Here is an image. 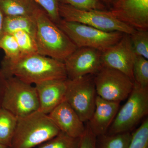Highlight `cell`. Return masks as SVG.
Listing matches in <instances>:
<instances>
[{
	"mask_svg": "<svg viewBox=\"0 0 148 148\" xmlns=\"http://www.w3.org/2000/svg\"><path fill=\"white\" fill-rule=\"evenodd\" d=\"M0 69L6 78L15 77L31 84L68 78L64 62L38 53L21 56L13 61L4 58Z\"/></svg>",
	"mask_w": 148,
	"mask_h": 148,
	"instance_id": "1",
	"label": "cell"
},
{
	"mask_svg": "<svg viewBox=\"0 0 148 148\" xmlns=\"http://www.w3.org/2000/svg\"><path fill=\"white\" fill-rule=\"evenodd\" d=\"M34 16L38 53L64 62L77 48L42 9H38Z\"/></svg>",
	"mask_w": 148,
	"mask_h": 148,
	"instance_id": "2",
	"label": "cell"
},
{
	"mask_svg": "<svg viewBox=\"0 0 148 148\" xmlns=\"http://www.w3.org/2000/svg\"><path fill=\"white\" fill-rule=\"evenodd\" d=\"M60 130L48 115L39 111L18 119L10 148H33L56 136Z\"/></svg>",
	"mask_w": 148,
	"mask_h": 148,
	"instance_id": "3",
	"label": "cell"
},
{
	"mask_svg": "<svg viewBox=\"0 0 148 148\" xmlns=\"http://www.w3.org/2000/svg\"><path fill=\"white\" fill-rule=\"evenodd\" d=\"M56 25L77 48H92L102 52L118 42L124 34L118 32H106L85 24L62 19Z\"/></svg>",
	"mask_w": 148,
	"mask_h": 148,
	"instance_id": "4",
	"label": "cell"
},
{
	"mask_svg": "<svg viewBox=\"0 0 148 148\" xmlns=\"http://www.w3.org/2000/svg\"><path fill=\"white\" fill-rule=\"evenodd\" d=\"M1 107L17 119L39 110V103L35 86L12 76L6 78Z\"/></svg>",
	"mask_w": 148,
	"mask_h": 148,
	"instance_id": "5",
	"label": "cell"
},
{
	"mask_svg": "<svg viewBox=\"0 0 148 148\" xmlns=\"http://www.w3.org/2000/svg\"><path fill=\"white\" fill-rule=\"evenodd\" d=\"M148 114V87H142L134 83L127 101L119 110L107 133L130 132Z\"/></svg>",
	"mask_w": 148,
	"mask_h": 148,
	"instance_id": "6",
	"label": "cell"
},
{
	"mask_svg": "<svg viewBox=\"0 0 148 148\" xmlns=\"http://www.w3.org/2000/svg\"><path fill=\"white\" fill-rule=\"evenodd\" d=\"M59 14L62 19L78 22L106 32H118L130 35L135 29L119 21L110 12L101 10H84L61 3Z\"/></svg>",
	"mask_w": 148,
	"mask_h": 148,
	"instance_id": "7",
	"label": "cell"
},
{
	"mask_svg": "<svg viewBox=\"0 0 148 148\" xmlns=\"http://www.w3.org/2000/svg\"><path fill=\"white\" fill-rule=\"evenodd\" d=\"M97 95L93 75L66 79L65 100L84 123L92 116Z\"/></svg>",
	"mask_w": 148,
	"mask_h": 148,
	"instance_id": "8",
	"label": "cell"
},
{
	"mask_svg": "<svg viewBox=\"0 0 148 148\" xmlns=\"http://www.w3.org/2000/svg\"><path fill=\"white\" fill-rule=\"evenodd\" d=\"M97 95L107 101L119 102L128 98L134 82L122 72L103 66L94 75Z\"/></svg>",
	"mask_w": 148,
	"mask_h": 148,
	"instance_id": "9",
	"label": "cell"
},
{
	"mask_svg": "<svg viewBox=\"0 0 148 148\" xmlns=\"http://www.w3.org/2000/svg\"><path fill=\"white\" fill-rule=\"evenodd\" d=\"M102 53L92 48H77L64 61L68 79L95 75L103 66Z\"/></svg>",
	"mask_w": 148,
	"mask_h": 148,
	"instance_id": "10",
	"label": "cell"
},
{
	"mask_svg": "<svg viewBox=\"0 0 148 148\" xmlns=\"http://www.w3.org/2000/svg\"><path fill=\"white\" fill-rule=\"evenodd\" d=\"M136 56L130 35L124 34L118 42L102 52V60L103 66L122 72L134 82L133 69Z\"/></svg>",
	"mask_w": 148,
	"mask_h": 148,
	"instance_id": "11",
	"label": "cell"
},
{
	"mask_svg": "<svg viewBox=\"0 0 148 148\" xmlns=\"http://www.w3.org/2000/svg\"><path fill=\"white\" fill-rule=\"evenodd\" d=\"M110 12L135 30H148V0H120Z\"/></svg>",
	"mask_w": 148,
	"mask_h": 148,
	"instance_id": "12",
	"label": "cell"
},
{
	"mask_svg": "<svg viewBox=\"0 0 148 148\" xmlns=\"http://www.w3.org/2000/svg\"><path fill=\"white\" fill-rule=\"evenodd\" d=\"M48 115L61 132L73 138H81L84 133V123L65 100Z\"/></svg>",
	"mask_w": 148,
	"mask_h": 148,
	"instance_id": "13",
	"label": "cell"
},
{
	"mask_svg": "<svg viewBox=\"0 0 148 148\" xmlns=\"http://www.w3.org/2000/svg\"><path fill=\"white\" fill-rule=\"evenodd\" d=\"M66 79L49 80L35 84L39 103L38 111L49 114L65 100Z\"/></svg>",
	"mask_w": 148,
	"mask_h": 148,
	"instance_id": "14",
	"label": "cell"
},
{
	"mask_svg": "<svg viewBox=\"0 0 148 148\" xmlns=\"http://www.w3.org/2000/svg\"><path fill=\"white\" fill-rule=\"evenodd\" d=\"M120 103L107 101L97 95L95 110L87 122L96 137L107 134L119 110Z\"/></svg>",
	"mask_w": 148,
	"mask_h": 148,
	"instance_id": "15",
	"label": "cell"
},
{
	"mask_svg": "<svg viewBox=\"0 0 148 148\" xmlns=\"http://www.w3.org/2000/svg\"><path fill=\"white\" fill-rule=\"evenodd\" d=\"M0 8L5 16L34 15L39 8L33 0H0Z\"/></svg>",
	"mask_w": 148,
	"mask_h": 148,
	"instance_id": "16",
	"label": "cell"
},
{
	"mask_svg": "<svg viewBox=\"0 0 148 148\" xmlns=\"http://www.w3.org/2000/svg\"><path fill=\"white\" fill-rule=\"evenodd\" d=\"M3 31L4 33L10 34H12L18 31H23L35 38L36 22L34 15L5 16Z\"/></svg>",
	"mask_w": 148,
	"mask_h": 148,
	"instance_id": "17",
	"label": "cell"
},
{
	"mask_svg": "<svg viewBox=\"0 0 148 148\" xmlns=\"http://www.w3.org/2000/svg\"><path fill=\"white\" fill-rule=\"evenodd\" d=\"M18 119L5 109L0 108V143L10 147Z\"/></svg>",
	"mask_w": 148,
	"mask_h": 148,
	"instance_id": "18",
	"label": "cell"
},
{
	"mask_svg": "<svg viewBox=\"0 0 148 148\" xmlns=\"http://www.w3.org/2000/svg\"><path fill=\"white\" fill-rule=\"evenodd\" d=\"M132 138L130 132L105 134L96 138V148H127Z\"/></svg>",
	"mask_w": 148,
	"mask_h": 148,
	"instance_id": "19",
	"label": "cell"
},
{
	"mask_svg": "<svg viewBox=\"0 0 148 148\" xmlns=\"http://www.w3.org/2000/svg\"><path fill=\"white\" fill-rule=\"evenodd\" d=\"M80 138H73L64 132H60L38 148H79Z\"/></svg>",
	"mask_w": 148,
	"mask_h": 148,
	"instance_id": "20",
	"label": "cell"
},
{
	"mask_svg": "<svg viewBox=\"0 0 148 148\" xmlns=\"http://www.w3.org/2000/svg\"><path fill=\"white\" fill-rule=\"evenodd\" d=\"M12 34L13 35L17 42L21 56L38 53L36 42L34 37L23 31H18Z\"/></svg>",
	"mask_w": 148,
	"mask_h": 148,
	"instance_id": "21",
	"label": "cell"
},
{
	"mask_svg": "<svg viewBox=\"0 0 148 148\" xmlns=\"http://www.w3.org/2000/svg\"><path fill=\"white\" fill-rule=\"evenodd\" d=\"M134 82L143 88L148 87V59L137 56L133 69Z\"/></svg>",
	"mask_w": 148,
	"mask_h": 148,
	"instance_id": "22",
	"label": "cell"
},
{
	"mask_svg": "<svg viewBox=\"0 0 148 148\" xmlns=\"http://www.w3.org/2000/svg\"><path fill=\"white\" fill-rule=\"evenodd\" d=\"M130 36L136 55L148 59V30H136Z\"/></svg>",
	"mask_w": 148,
	"mask_h": 148,
	"instance_id": "23",
	"label": "cell"
},
{
	"mask_svg": "<svg viewBox=\"0 0 148 148\" xmlns=\"http://www.w3.org/2000/svg\"><path fill=\"white\" fill-rule=\"evenodd\" d=\"M0 48L4 51V58L8 60L13 61L21 56L18 44L12 34L4 33L0 39Z\"/></svg>",
	"mask_w": 148,
	"mask_h": 148,
	"instance_id": "24",
	"label": "cell"
},
{
	"mask_svg": "<svg viewBox=\"0 0 148 148\" xmlns=\"http://www.w3.org/2000/svg\"><path fill=\"white\" fill-rule=\"evenodd\" d=\"M42 9L49 18L56 24L59 23L61 19L59 14V7L63 0H33Z\"/></svg>",
	"mask_w": 148,
	"mask_h": 148,
	"instance_id": "25",
	"label": "cell"
},
{
	"mask_svg": "<svg viewBox=\"0 0 148 148\" xmlns=\"http://www.w3.org/2000/svg\"><path fill=\"white\" fill-rule=\"evenodd\" d=\"M127 148H148V119L132 133V138Z\"/></svg>",
	"mask_w": 148,
	"mask_h": 148,
	"instance_id": "26",
	"label": "cell"
},
{
	"mask_svg": "<svg viewBox=\"0 0 148 148\" xmlns=\"http://www.w3.org/2000/svg\"><path fill=\"white\" fill-rule=\"evenodd\" d=\"M63 3L84 10H101L103 8L99 0H63Z\"/></svg>",
	"mask_w": 148,
	"mask_h": 148,
	"instance_id": "27",
	"label": "cell"
},
{
	"mask_svg": "<svg viewBox=\"0 0 148 148\" xmlns=\"http://www.w3.org/2000/svg\"><path fill=\"white\" fill-rule=\"evenodd\" d=\"M85 125V130L80 138L79 148H96V135L90 129L87 122Z\"/></svg>",
	"mask_w": 148,
	"mask_h": 148,
	"instance_id": "28",
	"label": "cell"
},
{
	"mask_svg": "<svg viewBox=\"0 0 148 148\" xmlns=\"http://www.w3.org/2000/svg\"><path fill=\"white\" fill-rule=\"evenodd\" d=\"M6 86V79L3 75L0 69V108L1 107L3 97Z\"/></svg>",
	"mask_w": 148,
	"mask_h": 148,
	"instance_id": "29",
	"label": "cell"
},
{
	"mask_svg": "<svg viewBox=\"0 0 148 148\" xmlns=\"http://www.w3.org/2000/svg\"><path fill=\"white\" fill-rule=\"evenodd\" d=\"M5 16L0 8V39L4 34L3 24Z\"/></svg>",
	"mask_w": 148,
	"mask_h": 148,
	"instance_id": "30",
	"label": "cell"
},
{
	"mask_svg": "<svg viewBox=\"0 0 148 148\" xmlns=\"http://www.w3.org/2000/svg\"><path fill=\"white\" fill-rule=\"evenodd\" d=\"M0 148H10L8 147H7V146L4 145H3L2 144H1L0 143Z\"/></svg>",
	"mask_w": 148,
	"mask_h": 148,
	"instance_id": "31",
	"label": "cell"
}]
</instances>
